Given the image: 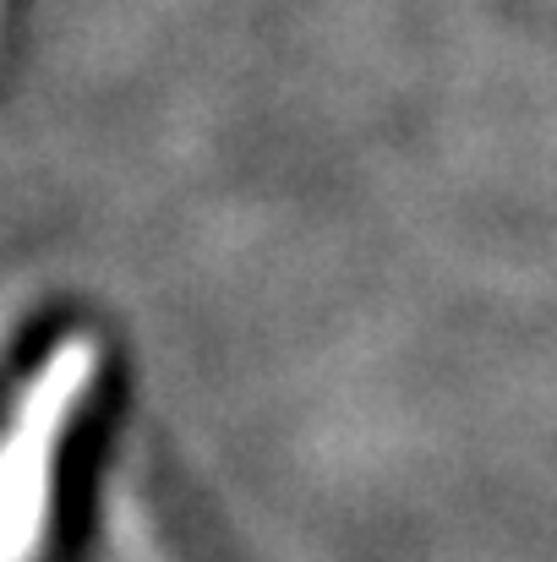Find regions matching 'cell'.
Listing matches in <instances>:
<instances>
[{"label":"cell","instance_id":"1","mask_svg":"<svg viewBox=\"0 0 557 562\" xmlns=\"http://www.w3.org/2000/svg\"><path fill=\"white\" fill-rule=\"evenodd\" d=\"M99 356L88 339H66L27 376L11 420L0 426V562H33L49 525V486L66 426L77 420Z\"/></svg>","mask_w":557,"mask_h":562}]
</instances>
